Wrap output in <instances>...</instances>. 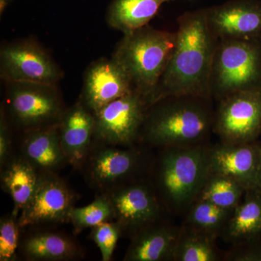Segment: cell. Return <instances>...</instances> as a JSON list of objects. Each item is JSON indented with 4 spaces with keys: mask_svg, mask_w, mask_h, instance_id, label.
<instances>
[{
    "mask_svg": "<svg viewBox=\"0 0 261 261\" xmlns=\"http://www.w3.org/2000/svg\"><path fill=\"white\" fill-rule=\"evenodd\" d=\"M177 23L174 48L149 106L171 96L212 99L211 72L218 39L209 28L205 8L186 12L178 17Z\"/></svg>",
    "mask_w": 261,
    "mask_h": 261,
    "instance_id": "cell-1",
    "label": "cell"
},
{
    "mask_svg": "<svg viewBox=\"0 0 261 261\" xmlns=\"http://www.w3.org/2000/svg\"><path fill=\"white\" fill-rule=\"evenodd\" d=\"M212 102L195 96L163 98L147 109L140 139L161 148L205 145L214 132Z\"/></svg>",
    "mask_w": 261,
    "mask_h": 261,
    "instance_id": "cell-2",
    "label": "cell"
},
{
    "mask_svg": "<svg viewBox=\"0 0 261 261\" xmlns=\"http://www.w3.org/2000/svg\"><path fill=\"white\" fill-rule=\"evenodd\" d=\"M209 147H164L154 161L149 182L171 214H186L198 199L210 174Z\"/></svg>",
    "mask_w": 261,
    "mask_h": 261,
    "instance_id": "cell-3",
    "label": "cell"
},
{
    "mask_svg": "<svg viewBox=\"0 0 261 261\" xmlns=\"http://www.w3.org/2000/svg\"><path fill=\"white\" fill-rule=\"evenodd\" d=\"M176 32L147 25L123 34L111 58L129 77L133 88L149 100L166 69L175 43Z\"/></svg>",
    "mask_w": 261,
    "mask_h": 261,
    "instance_id": "cell-4",
    "label": "cell"
},
{
    "mask_svg": "<svg viewBox=\"0 0 261 261\" xmlns=\"http://www.w3.org/2000/svg\"><path fill=\"white\" fill-rule=\"evenodd\" d=\"M260 89V38L218 40L211 72L213 100Z\"/></svg>",
    "mask_w": 261,
    "mask_h": 261,
    "instance_id": "cell-5",
    "label": "cell"
},
{
    "mask_svg": "<svg viewBox=\"0 0 261 261\" xmlns=\"http://www.w3.org/2000/svg\"><path fill=\"white\" fill-rule=\"evenodd\" d=\"M8 118L24 132L59 124L66 111L58 86L24 82H5Z\"/></svg>",
    "mask_w": 261,
    "mask_h": 261,
    "instance_id": "cell-6",
    "label": "cell"
},
{
    "mask_svg": "<svg viewBox=\"0 0 261 261\" xmlns=\"http://www.w3.org/2000/svg\"><path fill=\"white\" fill-rule=\"evenodd\" d=\"M147 99L134 90L94 113V140L130 147L140 138L147 109Z\"/></svg>",
    "mask_w": 261,
    "mask_h": 261,
    "instance_id": "cell-7",
    "label": "cell"
},
{
    "mask_svg": "<svg viewBox=\"0 0 261 261\" xmlns=\"http://www.w3.org/2000/svg\"><path fill=\"white\" fill-rule=\"evenodd\" d=\"M218 102L214 132L221 142H255L261 135V89L238 92Z\"/></svg>",
    "mask_w": 261,
    "mask_h": 261,
    "instance_id": "cell-8",
    "label": "cell"
},
{
    "mask_svg": "<svg viewBox=\"0 0 261 261\" xmlns=\"http://www.w3.org/2000/svg\"><path fill=\"white\" fill-rule=\"evenodd\" d=\"M0 77L4 82L58 85L63 72L42 46L32 40H23L1 47Z\"/></svg>",
    "mask_w": 261,
    "mask_h": 261,
    "instance_id": "cell-9",
    "label": "cell"
},
{
    "mask_svg": "<svg viewBox=\"0 0 261 261\" xmlns=\"http://www.w3.org/2000/svg\"><path fill=\"white\" fill-rule=\"evenodd\" d=\"M143 162V153L138 149H121L94 140L81 168L91 186L103 193L129 181Z\"/></svg>",
    "mask_w": 261,
    "mask_h": 261,
    "instance_id": "cell-10",
    "label": "cell"
},
{
    "mask_svg": "<svg viewBox=\"0 0 261 261\" xmlns=\"http://www.w3.org/2000/svg\"><path fill=\"white\" fill-rule=\"evenodd\" d=\"M111 202L114 221L130 238L157 222L163 206L149 182L130 181L103 192Z\"/></svg>",
    "mask_w": 261,
    "mask_h": 261,
    "instance_id": "cell-11",
    "label": "cell"
},
{
    "mask_svg": "<svg viewBox=\"0 0 261 261\" xmlns=\"http://www.w3.org/2000/svg\"><path fill=\"white\" fill-rule=\"evenodd\" d=\"M75 195L55 173H41L37 189L19 216L20 227L69 222Z\"/></svg>",
    "mask_w": 261,
    "mask_h": 261,
    "instance_id": "cell-12",
    "label": "cell"
},
{
    "mask_svg": "<svg viewBox=\"0 0 261 261\" xmlns=\"http://www.w3.org/2000/svg\"><path fill=\"white\" fill-rule=\"evenodd\" d=\"M134 90L129 77L121 65L112 58H102L87 67L80 99L95 113Z\"/></svg>",
    "mask_w": 261,
    "mask_h": 261,
    "instance_id": "cell-13",
    "label": "cell"
},
{
    "mask_svg": "<svg viewBox=\"0 0 261 261\" xmlns=\"http://www.w3.org/2000/svg\"><path fill=\"white\" fill-rule=\"evenodd\" d=\"M205 11L209 28L218 40L260 37L261 0H230Z\"/></svg>",
    "mask_w": 261,
    "mask_h": 261,
    "instance_id": "cell-14",
    "label": "cell"
},
{
    "mask_svg": "<svg viewBox=\"0 0 261 261\" xmlns=\"http://www.w3.org/2000/svg\"><path fill=\"white\" fill-rule=\"evenodd\" d=\"M261 167V145L256 142H221L209 147L210 173L233 178L245 190L257 187Z\"/></svg>",
    "mask_w": 261,
    "mask_h": 261,
    "instance_id": "cell-15",
    "label": "cell"
},
{
    "mask_svg": "<svg viewBox=\"0 0 261 261\" xmlns=\"http://www.w3.org/2000/svg\"><path fill=\"white\" fill-rule=\"evenodd\" d=\"M95 117L80 99L66 109L59 123L60 141L67 162L82 168L94 139Z\"/></svg>",
    "mask_w": 261,
    "mask_h": 261,
    "instance_id": "cell-16",
    "label": "cell"
},
{
    "mask_svg": "<svg viewBox=\"0 0 261 261\" xmlns=\"http://www.w3.org/2000/svg\"><path fill=\"white\" fill-rule=\"evenodd\" d=\"M180 228L159 221L142 228L132 237L124 260H173Z\"/></svg>",
    "mask_w": 261,
    "mask_h": 261,
    "instance_id": "cell-17",
    "label": "cell"
},
{
    "mask_svg": "<svg viewBox=\"0 0 261 261\" xmlns=\"http://www.w3.org/2000/svg\"><path fill=\"white\" fill-rule=\"evenodd\" d=\"M21 153L40 173H55L68 163L60 141L59 124L25 132Z\"/></svg>",
    "mask_w": 261,
    "mask_h": 261,
    "instance_id": "cell-18",
    "label": "cell"
},
{
    "mask_svg": "<svg viewBox=\"0 0 261 261\" xmlns=\"http://www.w3.org/2000/svg\"><path fill=\"white\" fill-rule=\"evenodd\" d=\"M19 250L31 261L70 260L82 255L80 245L71 237L51 231L29 233L20 242Z\"/></svg>",
    "mask_w": 261,
    "mask_h": 261,
    "instance_id": "cell-19",
    "label": "cell"
},
{
    "mask_svg": "<svg viewBox=\"0 0 261 261\" xmlns=\"http://www.w3.org/2000/svg\"><path fill=\"white\" fill-rule=\"evenodd\" d=\"M259 238H261V190L256 187L245 191L221 238L233 245Z\"/></svg>",
    "mask_w": 261,
    "mask_h": 261,
    "instance_id": "cell-20",
    "label": "cell"
},
{
    "mask_svg": "<svg viewBox=\"0 0 261 261\" xmlns=\"http://www.w3.org/2000/svg\"><path fill=\"white\" fill-rule=\"evenodd\" d=\"M41 173L21 154L12 155L1 167V186L14 202L19 213L28 204L37 189Z\"/></svg>",
    "mask_w": 261,
    "mask_h": 261,
    "instance_id": "cell-21",
    "label": "cell"
},
{
    "mask_svg": "<svg viewBox=\"0 0 261 261\" xmlns=\"http://www.w3.org/2000/svg\"><path fill=\"white\" fill-rule=\"evenodd\" d=\"M173 0H113L106 20L110 27L127 34L148 25L163 4Z\"/></svg>",
    "mask_w": 261,
    "mask_h": 261,
    "instance_id": "cell-22",
    "label": "cell"
},
{
    "mask_svg": "<svg viewBox=\"0 0 261 261\" xmlns=\"http://www.w3.org/2000/svg\"><path fill=\"white\" fill-rule=\"evenodd\" d=\"M216 239L182 225L173 261L224 260L225 252L216 245Z\"/></svg>",
    "mask_w": 261,
    "mask_h": 261,
    "instance_id": "cell-23",
    "label": "cell"
},
{
    "mask_svg": "<svg viewBox=\"0 0 261 261\" xmlns=\"http://www.w3.org/2000/svg\"><path fill=\"white\" fill-rule=\"evenodd\" d=\"M233 210L219 207L207 201L197 200L185 214L184 225L217 240L222 235Z\"/></svg>",
    "mask_w": 261,
    "mask_h": 261,
    "instance_id": "cell-24",
    "label": "cell"
},
{
    "mask_svg": "<svg viewBox=\"0 0 261 261\" xmlns=\"http://www.w3.org/2000/svg\"><path fill=\"white\" fill-rule=\"evenodd\" d=\"M245 191L233 178L210 173L197 200L207 201L224 208L234 209L243 200Z\"/></svg>",
    "mask_w": 261,
    "mask_h": 261,
    "instance_id": "cell-25",
    "label": "cell"
},
{
    "mask_svg": "<svg viewBox=\"0 0 261 261\" xmlns=\"http://www.w3.org/2000/svg\"><path fill=\"white\" fill-rule=\"evenodd\" d=\"M114 220L112 205L105 193L96 197L89 205L73 207L70 211L69 221L73 225L75 233H80L87 228Z\"/></svg>",
    "mask_w": 261,
    "mask_h": 261,
    "instance_id": "cell-26",
    "label": "cell"
},
{
    "mask_svg": "<svg viewBox=\"0 0 261 261\" xmlns=\"http://www.w3.org/2000/svg\"><path fill=\"white\" fill-rule=\"evenodd\" d=\"M20 213L14 210L0 221V260L13 261L17 258L20 246Z\"/></svg>",
    "mask_w": 261,
    "mask_h": 261,
    "instance_id": "cell-27",
    "label": "cell"
},
{
    "mask_svg": "<svg viewBox=\"0 0 261 261\" xmlns=\"http://www.w3.org/2000/svg\"><path fill=\"white\" fill-rule=\"evenodd\" d=\"M121 235V226L115 221H106L92 228L90 238L99 249L103 261L111 260Z\"/></svg>",
    "mask_w": 261,
    "mask_h": 261,
    "instance_id": "cell-28",
    "label": "cell"
},
{
    "mask_svg": "<svg viewBox=\"0 0 261 261\" xmlns=\"http://www.w3.org/2000/svg\"><path fill=\"white\" fill-rule=\"evenodd\" d=\"M225 261H261V238L231 245L225 252Z\"/></svg>",
    "mask_w": 261,
    "mask_h": 261,
    "instance_id": "cell-29",
    "label": "cell"
},
{
    "mask_svg": "<svg viewBox=\"0 0 261 261\" xmlns=\"http://www.w3.org/2000/svg\"><path fill=\"white\" fill-rule=\"evenodd\" d=\"M13 155V142L10 133L9 120L3 106L0 113V165L5 164Z\"/></svg>",
    "mask_w": 261,
    "mask_h": 261,
    "instance_id": "cell-30",
    "label": "cell"
},
{
    "mask_svg": "<svg viewBox=\"0 0 261 261\" xmlns=\"http://www.w3.org/2000/svg\"><path fill=\"white\" fill-rule=\"evenodd\" d=\"M12 1H13V0H0V13H1V14H3V12L5 11V8H7L8 4Z\"/></svg>",
    "mask_w": 261,
    "mask_h": 261,
    "instance_id": "cell-31",
    "label": "cell"
},
{
    "mask_svg": "<svg viewBox=\"0 0 261 261\" xmlns=\"http://www.w3.org/2000/svg\"><path fill=\"white\" fill-rule=\"evenodd\" d=\"M257 187H258L261 190V167L260 171H259L258 176H257Z\"/></svg>",
    "mask_w": 261,
    "mask_h": 261,
    "instance_id": "cell-32",
    "label": "cell"
},
{
    "mask_svg": "<svg viewBox=\"0 0 261 261\" xmlns=\"http://www.w3.org/2000/svg\"><path fill=\"white\" fill-rule=\"evenodd\" d=\"M260 37V39H261V34H260V37Z\"/></svg>",
    "mask_w": 261,
    "mask_h": 261,
    "instance_id": "cell-33",
    "label": "cell"
}]
</instances>
